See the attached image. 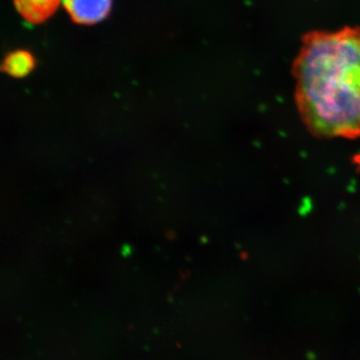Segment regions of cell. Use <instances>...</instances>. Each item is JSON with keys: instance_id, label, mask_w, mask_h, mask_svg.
I'll list each match as a JSON object with an SVG mask.
<instances>
[{"instance_id": "4", "label": "cell", "mask_w": 360, "mask_h": 360, "mask_svg": "<svg viewBox=\"0 0 360 360\" xmlns=\"http://www.w3.org/2000/svg\"><path fill=\"white\" fill-rule=\"evenodd\" d=\"M34 68V56L25 49H18V51L9 52L1 65L2 71L14 78L27 77Z\"/></svg>"}, {"instance_id": "3", "label": "cell", "mask_w": 360, "mask_h": 360, "mask_svg": "<svg viewBox=\"0 0 360 360\" xmlns=\"http://www.w3.org/2000/svg\"><path fill=\"white\" fill-rule=\"evenodd\" d=\"M63 0H13L16 11L26 22L41 25L51 18Z\"/></svg>"}, {"instance_id": "2", "label": "cell", "mask_w": 360, "mask_h": 360, "mask_svg": "<svg viewBox=\"0 0 360 360\" xmlns=\"http://www.w3.org/2000/svg\"><path fill=\"white\" fill-rule=\"evenodd\" d=\"M63 4L73 22L92 25L110 15L112 0H63Z\"/></svg>"}, {"instance_id": "1", "label": "cell", "mask_w": 360, "mask_h": 360, "mask_svg": "<svg viewBox=\"0 0 360 360\" xmlns=\"http://www.w3.org/2000/svg\"><path fill=\"white\" fill-rule=\"evenodd\" d=\"M295 101L307 129L326 137L360 136V27L314 30L292 66Z\"/></svg>"}]
</instances>
